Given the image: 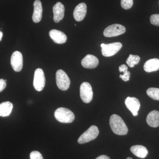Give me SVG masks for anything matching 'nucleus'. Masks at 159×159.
<instances>
[{
    "label": "nucleus",
    "mask_w": 159,
    "mask_h": 159,
    "mask_svg": "<svg viewBox=\"0 0 159 159\" xmlns=\"http://www.w3.org/2000/svg\"><path fill=\"white\" fill-rule=\"evenodd\" d=\"M110 125L114 133L119 135H125L128 133V129L123 119L116 114L112 115L110 119Z\"/></svg>",
    "instance_id": "f257e3e1"
},
{
    "label": "nucleus",
    "mask_w": 159,
    "mask_h": 159,
    "mask_svg": "<svg viewBox=\"0 0 159 159\" xmlns=\"http://www.w3.org/2000/svg\"><path fill=\"white\" fill-rule=\"evenodd\" d=\"M54 117L57 121L62 123H71L75 119L74 113L64 107L57 108L54 112Z\"/></svg>",
    "instance_id": "f03ea898"
},
{
    "label": "nucleus",
    "mask_w": 159,
    "mask_h": 159,
    "mask_svg": "<svg viewBox=\"0 0 159 159\" xmlns=\"http://www.w3.org/2000/svg\"><path fill=\"white\" fill-rule=\"evenodd\" d=\"M99 134L98 127L96 125H92L79 137L78 142L79 144H82L90 142L96 139Z\"/></svg>",
    "instance_id": "7ed1b4c3"
},
{
    "label": "nucleus",
    "mask_w": 159,
    "mask_h": 159,
    "mask_svg": "<svg viewBox=\"0 0 159 159\" xmlns=\"http://www.w3.org/2000/svg\"><path fill=\"white\" fill-rule=\"evenodd\" d=\"M56 80L57 87L60 89L62 91L68 89L70 84V80L65 71L61 70L57 71Z\"/></svg>",
    "instance_id": "20e7f679"
},
{
    "label": "nucleus",
    "mask_w": 159,
    "mask_h": 159,
    "mask_svg": "<svg viewBox=\"0 0 159 159\" xmlns=\"http://www.w3.org/2000/svg\"><path fill=\"white\" fill-rule=\"evenodd\" d=\"M122 44L119 42L111 43L107 44H101L102 55L105 57L113 56L120 51L122 48Z\"/></svg>",
    "instance_id": "39448f33"
},
{
    "label": "nucleus",
    "mask_w": 159,
    "mask_h": 159,
    "mask_svg": "<svg viewBox=\"0 0 159 159\" xmlns=\"http://www.w3.org/2000/svg\"><path fill=\"white\" fill-rule=\"evenodd\" d=\"M125 31L124 26L119 24H114L106 28L103 35L106 37H112L124 34Z\"/></svg>",
    "instance_id": "423d86ee"
},
{
    "label": "nucleus",
    "mask_w": 159,
    "mask_h": 159,
    "mask_svg": "<svg viewBox=\"0 0 159 159\" xmlns=\"http://www.w3.org/2000/svg\"><path fill=\"white\" fill-rule=\"evenodd\" d=\"M93 95L91 84L88 82L83 83L80 87V97L82 101L85 103H89L93 99Z\"/></svg>",
    "instance_id": "0eeeda50"
},
{
    "label": "nucleus",
    "mask_w": 159,
    "mask_h": 159,
    "mask_svg": "<svg viewBox=\"0 0 159 159\" xmlns=\"http://www.w3.org/2000/svg\"><path fill=\"white\" fill-rule=\"evenodd\" d=\"M46 80L44 73L42 69L38 68L34 72L33 85L36 90L42 91L45 85Z\"/></svg>",
    "instance_id": "6e6552de"
},
{
    "label": "nucleus",
    "mask_w": 159,
    "mask_h": 159,
    "mask_svg": "<svg viewBox=\"0 0 159 159\" xmlns=\"http://www.w3.org/2000/svg\"><path fill=\"white\" fill-rule=\"evenodd\" d=\"M11 65L16 72H20L23 66V55L21 53L16 51L12 53L11 57Z\"/></svg>",
    "instance_id": "1a4fd4ad"
},
{
    "label": "nucleus",
    "mask_w": 159,
    "mask_h": 159,
    "mask_svg": "<svg viewBox=\"0 0 159 159\" xmlns=\"http://www.w3.org/2000/svg\"><path fill=\"white\" fill-rule=\"evenodd\" d=\"M125 103L134 116H137L141 106L139 99L135 97H128L125 99Z\"/></svg>",
    "instance_id": "9d476101"
},
{
    "label": "nucleus",
    "mask_w": 159,
    "mask_h": 159,
    "mask_svg": "<svg viewBox=\"0 0 159 159\" xmlns=\"http://www.w3.org/2000/svg\"><path fill=\"white\" fill-rule=\"evenodd\" d=\"M99 60L97 57L92 54H88L81 61V65L87 69H94L99 64Z\"/></svg>",
    "instance_id": "9b49d317"
},
{
    "label": "nucleus",
    "mask_w": 159,
    "mask_h": 159,
    "mask_svg": "<svg viewBox=\"0 0 159 159\" xmlns=\"http://www.w3.org/2000/svg\"><path fill=\"white\" fill-rule=\"evenodd\" d=\"M49 35L54 42L57 44L64 43L67 39L64 33L56 29H53L49 31Z\"/></svg>",
    "instance_id": "f8f14e48"
},
{
    "label": "nucleus",
    "mask_w": 159,
    "mask_h": 159,
    "mask_svg": "<svg viewBox=\"0 0 159 159\" xmlns=\"http://www.w3.org/2000/svg\"><path fill=\"white\" fill-rule=\"evenodd\" d=\"M53 11L54 21L56 23H59L64 16V6L62 3L58 2L53 7Z\"/></svg>",
    "instance_id": "ddd939ff"
},
{
    "label": "nucleus",
    "mask_w": 159,
    "mask_h": 159,
    "mask_svg": "<svg viewBox=\"0 0 159 159\" xmlns=\"http://www.w3.org/2000/svg\"><path fill=\"white\" fill-rule=\"evenodd\" d=\"M87 13V6L85 3H80L76 6L74 11V19L77 21H81L85 17Z\"/></svg>",
    "instance_id": "4468645a"
},
{
    "label": "nucleus",
    "mask_w": 159,
    "mask_h": 159,
    "mask_svg": "<svg viewBox=\"0 0 159 159\" xmlns=\"http://www.w3.org/2000/svg\"><path fill=\"white\" fill-rule=\"evenodd\" d=\"M34 11L32 15V20L34 22H39L42 18L43 7L42 3L39 0H35L34 4Z\"/></svg>",
    "instance_id": "2eb2a0df"
},
{
    "label": "nucleus",
    "mask_w": 159,
    "mask_h": 159,
    "mask_svg": "<svg viewBox=\"0 0 159 159\" xmlns=\"http://www.w3.org/2000/svg\"><path fill=\"white\" fill-rule=\"evenodd\" d=\"M146 122L151 127H155L159 126V111L154 110L151 111L147 116Z\"/></svg>",
    "instance_id": "dca6fc26"
},
{
    "label": "nucleus",
    "mask_w": 159,
    "mask_h": 159,
    "mask_svg": "<svg viewBox=\"0 0 159 159\" xmlns=\"http://www.w3.org/2000/svg\"><path fill=\"white\" fill-rule=\"evenodd\" d=\"M130 150L134 155L140 158H145L148 154L147 148L142 145H134L131 147Z\"/></svg>",
    "instance_id": "f3484780"
},
{
    "label": "nucleus",
    "mask_w": 159,
    "mask_h": 159,
    "mask_svg": "<svg viewBox=\"0 0 159 159\" xmlns=\"http://www.w3.org/2000/svg\"><path fill=\"white\" fill-rule=\"evenodd\" d=\"M144 69L145 72L148 73L158 70L159 59L158 58H153L148 60L144 64Z\"/></svg>",
    "instance_id": "a211bd4d"
},
{
    "label": "nucleus",
    "mask_w": 159,
    "mask_h": 159,
    "mask_svg": "<svg viewBox=\"0 0 159 159\" xmlns=\"http://www.w3.org/2000/svg\"><path fill=\"white\" fill-rule=\"evenodd\" d=\"M13 105L10 102H4L0 103V116L7 117L11 114Z\"/></svg>",
    "instance_id": "6ab92c4d"
},
{
    "label": "nucleus",
    "mask_w": 159,
    "mask_h": 159,
    "mask_svg": "<svg viewBox=\"0 0 159 159\" xmlns=\"http://www.w3.org/2000/svg\"><path fill=\"white\" fill-rule=\"evenodd\" d=\"M140 59H141V58L138 55L130 54L128 58L126 60V62L129 66L131 68H133L139 63Z\"/></svg>",
    "instance_id": "aec40b11"
},
{
    "label": "nucleus",
    "mask_w": 159,
    "mask_h": 159,
    "mask_svg": "<svg viewBox=\"0 0 159 159\" xmlns=\"http://www.w3.org/2000/svg\"><path fill=\"white\" fill-rule=\"evenodd\" d=\"M147 95L148 97L154 100H159V89L150 88L147 89Z\"/></svg>",
    "instance_id": "412c9836"
},
{
    "label": "nucleus",
    "mask_w": 159,
    "mask_h": 159,
    "mask_svg": "<svg viewBox=\"0 0 159 159\" xmlns=\"http://www.w3.org/2000/svg\"><path fill=\"white\" fill-rule=\"evenodd\" d=\"M133 3V0H121V6L125 10H128L131 8Z\"/></svg>",
    "instance_id": "4be33fe9"
},
{
    "label": "nucleus",
    "mask_w": 159,
    "mask_h": 159,
    "mask_svg": "<svg viewBox=\"0 0 159 159\" xmlns=\"http://www.w3.org/2000/svg\"><path fill=\"white\" fill-rule=\"evenodd\" d=\"M150 21L154 25L159 26V14L152 15L150 16Z\"/></svg>",
    "instance_id": "5701e85b"
},
{
    "label": "nucleus",
    "mask_w": 159,
    "mask_h": 159,
    "mask_svg": "<svg viewBox=\"0 0 159 159\" xmlns=\"http://www.w3.org/2000/svg\"><path fill=\"white\" fill-rule=\"evenodd\" d=\"M30 157L31 159H43L42 155L39 152L36 151L31 152Z\"/></svg>",
    "instance_id": "b1692460"
},
{
    "label": "nucleus",
    "mask_w": 159,
    "mask_h": 159,
    "mask_svg": "<svg viewBox=\"0 0 159 159\" xmlns=\"http://www.w3.org/2000/svg\"><path fill=\"white\" fill-rule=\"evenodd\" d=\"M130 73L127 70L123 73V75H120L119 77L124 81H128L130 78Z\"/></svg>",
    "instance_id": "393cba45"
},
{
    "label": "nucleus",
    "mask_w": 159,
    "mask_h": 159,
    "mask_svg": "<svg viewBox=\"0 0 159 159\" xmlns=\"http://www.w3.org/2000/svg\"><path fill=\"white\" fill-rule=\"evenodd\" d=\"M6 87V81L2 79H0V93L5 89Z\"/></svg>",
    "instance_id": "a878e982"
},
{
    "label": "nucleus",
    "mask_w": 159,
    "mask_h": 159,
    "mask_svg": "<svg viewBox=\"0 0 159 159\" xmlns=\"http://www.w3.org/2000/svg\"><path fill=\"white\" fill-rule=\"evenodd\" d=\"M128 70V67L125 65H122L119 67V71L120 72L124 73L125 71Z\"/></svg>",
    "instance_id": "bb28decb"
},
{
    "label": "nucleus",
    "mask_w": 159,
    "mask_h": 159,
    "mask_svg": "<svg viewBox=\"0 0 159 159\" xmlns=\"http://www.w3.org/2000/svg\"><path fill=\"white\" fill-rule=\"evenodd\" d=\"M96 159H111L109 157L107 156L104 155H102L99 156L97 157V158Z\"/></svg>",
    "instance_id": "cd10ccee"
},
{
    "label": "nucleus",
    "mask_w": 159,
    "mask_h": 159,
    "mask_svg": "<svg viewBox=\"0 0 159 159\" xmlns=\"http://www.w3.org/2000/svg\"><path fill=\"white\" fill-rule=\"evenodd\" d=\"M3 37V33L2 31H0V42L2 41Z\"/></svg>",
    "instance_id": "c85d7f7f"
},
{
    "label": "nucleus",
    "mask_w": 159,
    "mask_h": 159,
    "mask_svg": "<svg viewBox=\"0 0 159 159\" xmlns=\"http://www.w3.org/2000/svg\"><path fill=\"white\" fill-rule=\"evenodd\" d=\"M126 159H133L132 158L130 157H127Z\"/></svg>",
    "instance_id": "c756f323"
}]
</instances>
